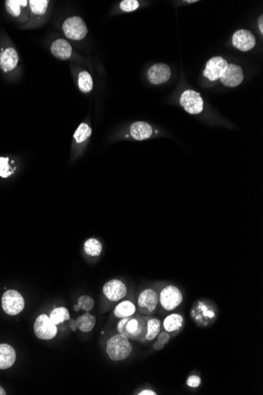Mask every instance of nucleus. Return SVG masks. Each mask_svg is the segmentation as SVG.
<instances>
[{"instance_id": "1", "label": "nucleus", "mask_w": 263, "mask_h": 395, "mask_svg": "<svg viewBox=\"0 0 263 395\" xmlns=\"http://www.w3.org/2000/svg\"><path fill=\"white\" fill-rule=\"evenodd\" d=\"M118 330L128 339L146 343L148 316L134 315L130 317L122 318L118 323Z\"/></svg>"}, {"instance_id": "2", "label": "nucleus", "mask_w": 263, "mask_h": 395, "mask_svg": "<svg viewBox=\"0 0 263 395\" xmlns=\"http://www.w3.org/2000/svg\"><path fill=\"white\" fill-rule=\"evenodd\" d=\"M106 350L112 360L119 361L130 356L132 350V345L126 336L118 333L110 337L106 341Z\"/></svg>"}, {"instance_id": "3", "label": "nucleus", "mask_w": 263, "mask_h": 395, "mask_svg": "<svg viewBox=\"0 0 263 395\" xmlns=\"http://www.w3.org/2000/svg\"><path fill=\"white\" fill-rule=\"evenodd\" d=\"M158 301L164 311L171 312L183 302V294L178 286L167 285L163 286L158 293Z\"/></svg>"}, {"instance_id": "4", "label": "nucleus", "mask_w": 263, "mask_h": 395, "mask_svg": "<svg viewBox=\"0 0 263 395\" xmlns=\"http://www.w3.org/2000/svg\"><path fill=\"white\" fill-rule=\"evenodd\" d=\"M2 307L4 312L8 315H18L24 309V298L17 290L10 289L2 295Z\"/></svg>"}, {"instance_id": "5", "label": "nucleus", "mask_w": 263, "mask_h": 395, "mask_svg": "<svg viewBox=\"0 0 263 395\" xmlns=\"http://www.w3.org/2000/svg\"><path fill=\"white\" fill-rule=\"evenodd\" d=\"M62 30L67 38L74 41L84 39L88 34L86 23L78 16L67 19L63 23Z\"/></svg>"}, {"instance_id": "6", "label": "nucleus", "mask_w": 263, "mask_h": 395, "mask_svg": "<svg viewBox=\"0 0 263 395\" xmlns=\"http://www.w3.org/2000/svg\"><path fill=\"white\" fill-rule=\"evenodd\" d=\"M34 332L40 339L50 340L57 335V325L46 314L39 315L34 323Z\"/></svg>"}, {"instance_id": "7", "label": "nucleus", "mask_w": 263, "mask_h": 395, "mask_svg": "<svg viewBox=\"0 0 263 395\" xmlns=\"http://www.w3.org/2000/svg\"><path fill=\"white\" fill-rule=\"evenodd\" d=\"M158 304V293L156 289L148 288L140 293L138 298V305L142 313L146 315L154 313Z\"/></svg>"}, {"instance_id": "8", "label": "nucleus", "mask_w": 263, "mask_h": 395, "mask_svg": "<svg viewBox=\"0 0 263 395\" xmlns=\"http://www.w3.org/2000/svg\"><path fill=\"white\" fill-rule=\"evenodd\" d=\"M180 104L191 115H198L204 111V101L200 94L193 90H186L182 93Z\"/></svg>"}, {"instance_id": "9", "label": "nucleus", "mask_w": 263, "mask_h": 395, "mask_svg": "<svg viewBox=\"0 0 263 395\" xmlns=\"http://www.w3.org/2000/svg\"><path fill=\"white\" fill-rule=\"evenodd\" d=\"M102 293L109 301L116 302L126 297L128 289L122 281L112 279L104 284Z\"/></svg>"}, {"instance_id": "10", "label": "nucleus", "mask_w": 263, "mask_h": 395, "mask_svg": "<svg viewBox=\"0 0 263 395\" xmlns=\"http://www.w3.org/2000/svg\"><path fill=\"white\" fill-rule=\"evenodd\" d=\"M228 65L227 61L220 56L212 58L206 63L204 75L210 81L214 82L222 78Z\"/></svg>"}, {"instance_id": "11", "label": "nucleus", "mask_w": 263, "mask_h": 395, "mask_svg": "<svg viewBox=\"0 0 263 395\" xmlns=\"http://www.w3.org/2000/svg\"><path fill=\"white\" fill-rule=\"evenodd\" d=\"M192 317L198 325L208 324L216 317L215 311L209 304L198 301L192 309Z\"/></svg>"}, {"instance_id": "12", "label": "nucleus", "mask_w": 263, "mask_h": 395, "mask_svg": "<svg viewBox=\"0 0 263 395\" xmlns=\"http://www.w3.org/2000/svg\"><path fill=\"white\" fill-rule=\"evenodd\" d=\"M256 44L254 36L248 30H238L232 36V45L242 52H248L256 46Z\"/></svg>"}, {"instance_id": "13", "label": "nucleus", "mask_w": 263, "mask_h": 395, "mask_svg": "<svg viewBox=\"0 0 263 395\" xmlns=\"http://www.w3.org/2000/svg\"><path fill=\"white\" fill-rule=\"evenodd\" d=\"M220 79L223 85L227 87L238 86L244 80L243 70L239 66L230 64Z\"/></svg>"}, {"instance_id": "14", "label": "nucleus", "mask_w": 263, "mask_h": 395, "mask_svg": "<svg viewBox=\"0 0 263 395\" xmlns=\"http://www.w3.org/2000/svg\"><path fill=\"white\" fill-rule=\"evenodd\" d=\"M148 80L153 85H161L170 80V68L164 63H158L150 67L148 74Z\"/></svg>"}, {"instance_id": "15", "label": "nucleus", "mask_w": 263, "mask_h": 395, "mask_svg": "<svg viewBox=\"0 0 263 395\" xmlns=\"http://www.w3.org/2000/svg\"><path fill=\"white\" fill-rule=\"evenodd\" d=\"M18 63V56L17 52L13 48H8L0 53V67L5 72L12 71L17 67Z\"/></svg>"}, {"instance_id": "16", "label": "nucleus", "mask_w": 263, "mask_h": 395, "mask_svg": "<svg viewBox=\"0 0 263 395\" xmlns=\"http://www.w3.org/2000/svg\"><path fill=\"white\" fill-rule=\"evenodd\" d=\"M130 135L136 141H144L153 135V129L148 123L136 122L130 127Z\"/></svg>"}, {"instance_id": "17", "label": "nucleus", "mask_w": 263, "mask_h": 395, "mask_svg": "<svg viewBox=\"0 0 263 395\" xmlns=\"http://www.w3.org/2000/svg\"><path fill=\"white\" fill-rule=\"evenodd\" d=\"M16 352L8 344H0V369H8L14 364Z\"/></svg>"}, {"instance_id": "18", "label": "nucleus", "mask_w": 263, "mask_h": 395, "mask_svg": "<svg viewBox=\"0 0 263 395\" xmlns=\"http://www.w3.org/2000/svg\"><path fill=\"white\" fill-rule=\"evenodd\" d=\"M184 324V318L178 313H172L168 315L162 322L163 330L172 334L180 331Z\"/></svg>"}, {"instance_id": "19", "label": "nucleus", "mask_w": 263, "mask_h": 395, "mask_svg": "<svg viewBox=\"0 0 263 395\" xmlns=\"http://www.w3.org/2000/svg\"><path fill=\"white\" fill-rule=\"evenodd\" d=\"M50 51L56 58L62 60H68L72 55V47L63 39L54 41L50 46Z\"/></svg>"}, {"instance_id": "20", "label": "nucleus", "mask_w": 263, "mask_h": 395, "mask_svg": "<svg viewBox=\"0 0 263 395\" xmlns=\"http://www.w3.org/2000/svg\"><path fill=\"white\" fill-rule=\"evenodd\" d=\"M136 311V308L134 303L130 301H124L115 307L114 313L116 317L122 319V318L130 317V316L134 315Z\"/></svg>"}, {"instance_id": "21", "label": "nucleus", "mask_w": 263, "mask_h": 395, "mask_svg": "<svg viewBox=\"0 0 263 395\" xmlns=\"http://www.w3.org/2000/svg\"><path fill=\"white\" fill-rule=\"evenodd\" d=\"M161 321L156 317L148 316V331H146V342L153 341L157 338L158 334H160L161 330Z\"/></svg>"}, {"instance_id": "22", "label": "nucleus", "mask_w": 263, "mask_h": 395, "mask_svg": "<svg viewBox=\"0 0 263 395\" xmlns=\"http://www.w3.org/2000/svg\"><path fill=\"white\" fill-rule=\"evenodd\" d=\"M96 322V319L94 315L88 312L78 318L76 324L78 328L80 329L83 332H90L94 328Z\"/></svg>"}, {"instance_id": "23", "label": "nucleus", "mask_w": 263, "mask_h": 395, "mask_svg": "<svg viewBox=\"0 0 263 395\" xmlns=\"http://www.w3.org/2000/svg\"><path fill=\"white\" fill-rule=\"evenodd\" d=\"M50 320L56 325L60 324L70 319V314L65 307H58L54 308L50 314Z\"/></svg>"}, {"instance_id": "24", "label": "nucleus", "mask_w": 263, "mask_h": 395, "mask_svg": "<svg viewBox=\"0 0 263 395\" xmlns=\"http://www.w3.org/2000/svg\"><path fill=\"white\" fill-rule=\"evenodd\" d=\"M84 251L86 254L90 256H98L102 252V247L101 242L96 238H90L84 243Z\"/></svg>"}, {"instance_id": "25", "label": "nucleus", "mask_w": 263, "mask_h": 395, "mask_svg": "<svg viewBox=\"0 0 263 395\" xmlns=\"http://www.w3.org/2000/svg\"><path fill=\"white\" fill-rule=\"evenodd\" d=\"M78 86L80 91L83 93H89L93 88V81L91 75L87 71H82L78 78Z\"/></svg>"}, {"instance_id": "26", "label": "nucleus", "mask_w": 263, "mask_h": 395, "mask_svg": "<svg viewBox=\"0 0 263 395\" xmlns=\"http://www.w3.org/2000/svg\"><path fill=\"white\" fill-rule=\"evenodd\" d=\"M28 1L26 0H8L6 8L8 12L14 17H18L20 14V7H26Z\"/></svg>"}, {"instance_id": "27", "label": "nucleus", "mask_w": 263, "mask_h": 395, "mask_svg": "<svg viewBox=\"0 0 263 395\" xmlns=\"http://www.w3.org/2000/svg\"><path fill=\"white\" fill-rule=\"evenodd\" d=\"M92 129L86 123H82L74 133V138L78 143H82L91 136Z\"/></svg>"}, {"instance_id": "28", "label": "nucleus", "mask_w": 263, "mask_h": 395, "mask_svg": "<svg viewBox=\"0 0 263 395\" xmlns=\"http://www.w3.org/2000/svg\"><path fill=\"white\" fill-rule=\"evenodd\" d=\"M30 8L32 12L36 15H42L46 12L48 5V0H30Z\"/></svg>"}, {"instance_id": "29", "label": "nucleus", "mask_w": 263, "mask_h": 395, "mask_svg": "<svg viewBox=\"0 0 263 395\" xmlns=\"http://www.w3.org/2000/svg\"><path fill=\"white\" fill-rule=\"evenodd\" d=\"M78 304L82 309L84 310L86 312H90L94 307V301L92 297L84 295L79 297Z\"/></svg>"}, {"instance_id": "30", "label": "nucleus", "mask_w": 263, "mask_h": 395, "mask_svg": "<svg viewBox=\"0 0 263 395\" xmlns=\"http://www.w3.org/2000/svg\"><path fill=\"white\" fill-rule=\"evenodd\" d=\"M140 4L136 0H124L120 4V9L126 12H131L138 9Z\"/></svg>"}, {"instance_id": "31", "label": "nucleus", "mask_w": 263, "mask_h": 395, "mask_svg": "<svg viewBox=\"0 0 263 395\" xmlns=\"http://www.w3.org/2000/svg\"><path fill=\"white\" fill-rule=\"evenodd\" d=\"M8 158L0 157V177L8 178L12 173L8 165Z\"/></svg>"}, {"instance_id": "32", "label": "nucleus", "mask_w": 263, "mask_h": 395, "mask_svg": "<svg viewBox=\"0 0 263 395\" xmlns=\"http://www.w3.org/2000/svg\"><path fill=\"white\" fill-rule=\"evenodd\" d=\"M200 377L196 375H190L187 379V385L189 387L197 388L201 385Z\"/></svg>"}, {"instance_id": "33", "label": "nucleus", "mask_w": 263, "mask_h": 395, "mask_svg": "<svg viewBox=\"0 0 263 395\" xmlns=\"http://www.w3.org/2000/svg\"><path fill=\"white\" fill-rule=\"evenodd\" d=\"M157 338L158 342H160V343L166 345L169 342L170 339V334L164 330L162 332H160V334H158Z\"/></svg>"}, {"instance_id": "34", "label": "nucleus", "mask_w": 263, "mask_h": 395, "mask_svg": "<svg viewBox=\"0 0 263 395\" xmlns=\"http://www.w3.org/2000/svg\"><path fill=\"white\" fill-rule=\"evenodd\" d=\"M139 395H156L157 393L156 392L153 391L152 389H144L142 391L139 392V393H138Z\"/></svg>"}, {"instance_id": "35", "label": "nucleus", "mask_w": 263, "mask_h": 395, "mask_svg": "<svg viewBox=\"0 0 263 395\" xmlns=\"http://www.w3.org/2000/svg\"><path fill=\"white\" fill-rule=\"evenodd\" d=\"M70 327L72 331H76L78 326L76 324V321L74 319H70Z\"/></svg>"}, {"instance_id": "36", "label": "nucleus", "mask_w": 263, "mask_h": 395, "mask_svg": "<svg viewBox=\"0 0 263 395\" xmlns=\"http://www.w3.org/2000/svg\"><path fill=\"white\" fill-rule=\"evenodd\" d=\"M164 346H165V345L160 343V342H158V341H156V343L154 344V349H156V350H160V349H162Z\"/></svg>"}, {"instance_id": "37", "label": "nucleus", "mask_w": 263, "mask_h": 395, "mask_svg": "<svg viewBox=\"0 0 263 395\" xmlns=\"http://www.w3.org/2000/svg\"><path fill=\"white\" fill-rule=\"evenodd\" d=\"M258 26H260V30L262 34H263V16L261 15L258 20Z\"/></svg>"}, {"instance_id": "38", "label": "nucleus", "mask_w": 263, "mask_h": 395, "mask_svg": "<svg viewBox=\"0 0 263 395\" xmlns=\"http://www.w3.org/2000/svg\"><path fill=\"white\" fill-rule=\"evenodd\" d=\"M6 392L5 391V389L2 387V386H0V395H6Z\"/></svg>"}, {"instance_id": "39", "label": "nucleus", "mask_w": 263, "mask_h": 395, "mask_svg": "<svg viewBox=\"0 0 263 395\" xmlns=\"http://www.w3.org/2000/svg\"><path fill=\"white\" fill-rule=\"evenodd\" d=\"M74 309L76 312H78V311L80 309V308L78 304H75L74 306Z\"/></svg>"}, {"instance_id": "40", "label": "nucleus", "mask_w": 263, "mask_h": 395, "mask_svg": "<svg viewBox=\"0 0 263 395\" xmlns=\"http://www.w3.org/2000/svg\"><path fill=\"white\" fill-rule=\"evenodd\" d=\"M196 2L197 1H196V0H193V1H188V3H196Z\"/></svg>"}]
</instances>
